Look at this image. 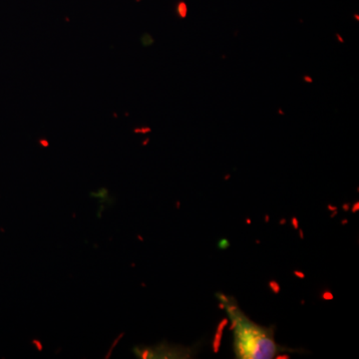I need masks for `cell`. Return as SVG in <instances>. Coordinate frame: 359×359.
I'll return each mask as SVG.
<instances>
[{
    "mask_svg": "<svg viewBox=\"0 0 359 359\" xmlns=\"http://www.w3.org/2000/svg\"><path fill=\"white\" fill-rule=\"evenodd\" d=\"M299 238H301V240H304V230H302V229H299Z\"/></svg>",
    "mask_w": 359,
    "mask_h": 359,
    "instance_id": "14",
    "label": "cell"
},
{
    "mask_svg": "<svg viewBox=\"0 0 359 359\" xmlns=\"http://www.w3.org/2000/svg\"><path fill=\"white\" fill-rule=\"evenodd\" d=\"M276 359H290V355L289 354H280V355L275 356Z\"/></svg>",
    "mask_w": 359,
    "mask_h": 359,
    "instance_id": "13",
    "label": "cell"
},
{
    "mask_svg": "<svg viewBox=\"0 0 359 359\" xmlns=\"http://www.w3.org/2000/svg\"><path fill=\"white\" fill-rule=\"evenodd\" d=\"M283 347L273 339V327H259L245 316L235 328V353L238 358L271 359Z\"/></svg>",
    "mask_w": 359,
    "mask_h": 359,
    "instance_id": "1",
    "label": "cell"
},
{
    "mask_svg": "<svg viewBox=\"0 0 359 359\" xmlns=\"http://www.w3.org/2000/svg\"><path fill=\"white\" fill-rule=\"evenodd\" d=\"M229 318H224L223 320L219 321L218 327H217L216 334H215L214 339L212 342V348L214 353H218L222 346V339H223L224 330L228 327Z\"/></svg>",
    "mask_w": 359,
    "mask_h": 359,
    "instance_id": "2",
    "label": "cell"
},
{
    "mask_svg": "<svg viewBox=\"0 0 359 359\" xmlns=\"http://www.w3.org/2000/svg\"><path fill=\"white\" fill-rule=\"evenodd\" d=\"M321 299H323V301H332V299H334V294H332V292H330V290H323V292L320 294Z\"/></svg>",
    "mask_w": 359,
    "mask_h": 359,
    "instance_id": "5",
    "label": "cell"
},
{
    "mask_svg": "<svg viewBox=\"0 0 359 359\" xmlns=\"http://www.w3.org/2000/svg\"><path fill=\"white\" fill-rule=\"evenodd\" d=\"M294 276L295 278H301V280H304L306 278V275H304V273H302L301 271H294Z\"/></svg>",
    "mask_w": 359,
    "mask_h": 359,
    "instance_id": "9",
    "label": "cell"
},
{
    "mask_svg": "<svg viewBox=\"0 0 359 359\" xmlns=\"http://www.w3.org/2000/svg\"><path fill=\"white\" fill-rule=\"evenodd\" d=\"M351 205L349 203H344V204L341 205L342 211L348 212L349 210H351Z\"/></svg>",
    "mask_w": 359,
    "mask_h": 359,
    "instance_id": "11",
    "label": "cell"
},
{
    "mask_svg": "<svg viewBox=\"0 0 359 359\" xmlns=\"http://www.w3.org/2000/svg\"><path fill=\"white\" fill-rule=\"evenodd\" d=\"M351 211L353 212V214H355V212H358L359 211V202L358 201H356L355 203L351 207Z\"/></svg>",
    "mask_w": 359,
    "mask_h": 359,
    "instance_id": "10",
    "label": "cell"
},
{
    "mask_svg": "<svg viewBox=\"0 0 359 359\" xmlns=\"http://www.w3.org/2000/svg\"><path fill=\"white\" fill-rule=\"evenodd\" d=\"M269 289L273 292V294H278L282 290V287H280V283L276 282V280H269L268 283Z\"/></svg>",
    "mask_w": 359,
    "mask_h": 359,
    "instance_id": "3",
    "label": "cell"
},
{
    "mask_svg": "<svg viewBox=\"0 0 359 359\" xmlns=\"http://www.w3.org/2000/svg\"><path fill=\"white\" fill-rule=\"evenodd\" d=\"M230 242L226 238L219 241L218 248L219 250H226L230 248Z\"/></svg>",
    "mask_w": 359,
    "mask_h": 359,
    "instance_id": "7",
    "label": "cell"
},
{
    "mask_svg": "<svg viewBox=\"0 0 359 359\" xmlns=\"http://www.w3.org/2000/svg\"><path fill=\"white\" fill-rule=\"evenodd\" d=\"M230 178H231V175H228V176L224 177V180H226H226H229Z\"/></svg>",
    "mask_w": 359,
    "mask_h": 359,
    "instance_id": "21",
    "label": "cell"
},
{
    "mask_svg": "<svg viewBox=\"0 0 359 359\" xmlns=\"http://www.w3.org/2000/svg\"><path fill=\"white\" fill-rule=\"evenodd\" d=\"M327 210L330 212H334V211H339V208L337 207V205L328 204L327 205Z\"/></svg>",
    "mask_w": 359,
    "mask_h": 359,
    "instance_id": "12",
    "label": "cell"
},
{
    "mask_svg": "<svg viewBox=\"0 0 359 359\" xmlns=\"http://www.w3.org/2000/svg\"><path fill=\"white\" fill-rule=\"evenodd\" d=\"M337 214H339V211L332 212V215H330V218L334 219V217L337 216Z\"/></svg>",
    "mask_w": 359,
    "mask_h": 359,
    "instance_id": "17",
    "label": "cell"
},
{
    "mask_svg": "<svg viewBox=\"0 0 359 359\" xmlns=\"http://www.w3.org/2000/svg\"><path fill=\"white\" fill-rule=\"evenodd\" d=\"M245 223H247V224H252V219L250 218L245 219Z\"/></svg>",
    "mask_w": 359,
    "mask_h": 359,
    "instance_id": "20",
    "label": "cell"
},
{
    "mask_svg": "<svg viewBox=\"0 0 359 359\" xmlns=\"http://www.w3.org/2000/svg\"><path fill=\"white\" fill-rule=\"evenodd\" d=\"M290 224H292V228H294V230H299V222L297 217H292V219H290Z\"/></svg>",
    "mask_w": 359,
    "mask_h": 359,
    "instance_id": "8",
    "label": "cell"
},
{
    "mask_svg": "<svg viewBox=\"0 0 359 359\" xmlns=\"http://www.w3.org/2000/svg\"><path fill=\"white\" fill-rule=\"evenodd\" d=\"M287 224V219L283 218L280 219V224L283 226V224Z\"/></svg>",
    "mask_w": 359,
    "mask_h": 359,
    "instance_id": "19",
    "label": "cell"
},
{
    "mask_svg": "<svg viewBox=\"0 0 359 359\" xmlns=\"http://www.w3.org/2000/svg\"><path fill=\"white\" fill-rule=\"evenodd\" d=\"M348 223H349V222H348V219H344L341 221L342 226H346V224H348Z\"/></svg>",
    "mask_w": 359,
    "mask_h": 359,
    "instance_id": "18",
    "label": "cell"
},
{
    "mask_svg": "<svg viewBox=\"0 0 359 359\" xmlns=\"http://www.w3.org/2000/svg\"><path fill=\"white\" fill-rule=\"evenodd\" d=\"M269 221H271V217H269V214L264 215V223H269Z\"/></svg>",
    "mask_w": 359,
    "mask_h": 359,
    "instance_id": "15",
    "label": "cell"
},
{
    "mask_svg": "<svg viewBox=\"0 0 359 359\" xmlns=\"http://www.w3.org/2000/svg\"><path fill=\"white\" fill-rule=\"evenodd\" d=\"M188 13V7H187L185 2H180L178 4V14L182 18H185Z\"/></svg>",
    "mask_w": 359,
    "mask_h": 359,
    "instance_id": "4",
    "label": "cell"
},
{
    "mask_svg": "<svg viewBox=\"0 0 359 359\" xmlns=\"http://www.w3.org/2000/svg\"><path fill=\"white\" fill-rule=\"evenodd\" d=\"M216 297H218L219 301L224 302V304H228L231 302V299H229L230 297H229L228 295L223 294V292H217Z\"/></svg>",
    "mask_w": 359,
    "mask_h": 359,
    "instance_id": "6",
    "label": "cell"
},
{
    "mask_svg": "<svg viewBox=\"0 0 359 359\" xmlns=\"http://www.w3.org/2000/svg\"><path fill=\"white\" fill-rule=\"evenodd\" d=\"M257 245L261 244V241L257 240L256 241Z\"/></svg>",
    "mask_w": 359,
    "mask_h": 359,
    "instance_id": "22",
    "label": "cell"
},
{
    "mask_svg": "<svg viewBox=\"0 0 359 359\" xmlns=\"http://www.w3.org/2000/svg\"><path fill=\"white\" fill-rule=\"evenodd\" d=\"M219 309H226V304H224V302H219Z\"/></svg>",
    "mask_w": 359,
    "mask_h": 359,
    "instance_id": "16",
    "label": "cell"
}]
</instances>
